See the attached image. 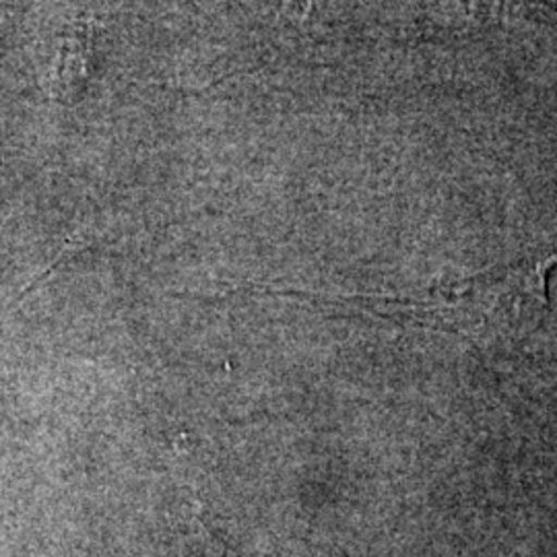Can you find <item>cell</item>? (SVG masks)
Here are the masks:
<instances>
[{
  "mask_svg": "<svg viewBox=\"0 0 557 557\" xmlns=\"http://www.w3.org/2000/svg\"><path fill=\"white\" fill-rule=\"evenodd\" d=\"M556 257L483 271L473 277L438 281L418 296H322L285 289L277 296L356 308L384 319L409 320L465 335L527 331L549 306V275Z\"/></svg>",
  "mask_w": 557,
  "mask_h": 557,
  "instance_id": "6da1fadb",
  "label": "cell"
},
{
  "mask_svg": "<svg viewBox=\"0 0 557 557\" xmlns=\"http://www.w3.org/2000/svg\"><path fill=\"white\" fill-rule=\"evenodd\" d=\"M94 54V36L87 23H77V27L62 38L59 62L54 73V91L59 100L73 101L77 98L85 81L89 77Z\"/></svg>",
  "mask_w": 557,
  "mask_h": 557,
  "instance_id": "7a4b0ae2",
  "label": "cell"
}]
</instances>
